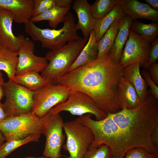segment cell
<instances>
[{
    "label": "cell",
    "mask_w": 158,
    "mask_h": 158,
    "mask_svg": "<svg viewBox=\"0 0 158 158\" xmlns=\"http://www.w3.org/2000/svg\"><path fill=\"white\" fill-rule=\"evenodd\" d=\"M148 69L149 73L151 78L158 85V64L156 62L151 64ZM147 69V70H148Z\"/></svg>",
    "instance_id": "34"
},
{
    "label": "cell",
    "mask_w": 158,
    "mask_h": 158,
    "mask_svg": "<svg viewBox=\"0 0 158 158\" xmlns=\"http://www.w3.org/2000/svg\"><path fill=\"white\" fill-rule=\"evenodd\" d=\"M18 60L17 52L0 44V71L5 72L9 80H13L16 75Z\"/></svg>",
    "instance_id": "24"
},
{
    "label": "cell",
    "mask_w": 158,
    "mask_h": 158,
    "mask_svg": "<svg viewBox=\"0 0 158 158\" xmlns=\"http://www.w3.org/2000/svg\"><path fill=\"white\" fill-rule=\"evenodd\" d=\"M147 4H149L152 7V8L154 10L158 11V0H145Z\"/></svg>",
    "instance_id": "37"
},
{
    "label": "cell",
    "mask_w": 158,
    "mask_h": 158,
    "mask_svg": "<svg viewBox=\"0 0 158 158\" xmlns=\"http://www.w3.org/2000/svg\"><path fill=\"white\" fill-rule=\"evenodd\" d=\"M59 158H62L61 157H60Z\"/></svg>",
    "instance_id": "41"
},
{
    "label": "cell",
    "mask_w": 158,
    "mask_h": 158,
    "mask_svg": "<svg viewBox=\"0 0 158 158\" xmlns=\"http://www.w3.org/2000/svg\"><path fill=\"white\" fill-rule=\"evenodd\" d=\"M34 8L33 0H0V9L8 10L14 16V21L25 24L32 17Z\"/></svg>",
    "instance_id": "15"
},
{
    "label": "cell",
    "mask_w": 158,
    "mask_h": 158,
    "mask_svg": "<svg viewBox=\"0 0 158 158\" xmlns=\"http://www.w3.org/2000/svg\"><path fill=\"white\" fill-rule=\"evenodd\" d=\"M70 93L63 85L49 84L34 91L31 112L40 118H42L54 107L66 101Z\"/></svg>",
    "instance_id": "10"
},
{
    "label": "cell",
    "mask_w": 158,
    "mask_h": 158,
    "mask_svg": "<svg viewBox=\"0 0 158 158\" xmlns=\"http://www.w3.org/2000/svg\"><path fill=\"white\" fill-rule=\"evenodd\" d=\"M25 158H49L47 157H45L44 156H42L39 157H33L29 156L25 157Z\"/></svg>",
    "instance_id": "40"
},
{
    "label": "cell",
    "mask_w": 158,
    "mask_h": 158,
    "mask_svg": "<svg viewBox=\"0 0 158 158\" xmlns=\"http://www.w3.org/2000/svg\"><path fill=\"white\" fill-rule=\"evenodd\" d=\"M4 83L3 73L1 71H0V103H1V101L4 96L3 86Z\"/></svg>",
    "instance_id": "36"
},
{
    "label": "cell",
    "mask_w": 158,
    "mask_h": 158,
    "mask_svg": "<svg viewBox=\"0 0 158 158\" xmlns=\"http://www.w3.org/2000/svg\"><path fill=\"white\" fill-rule=\"evenodd\" d=\"M12 80L29 90L34 91L49 84L46 79L40 75L39 73L35 71H30L16 75Z\"/></svg>",
    "instance_id": "22"
},
{
    "label": "cell",
    "mask_w": 158,
    "mask_h": 158,
    "mask_svg": "<svg viewBox=\"0 0 158 158\" xmlns=\"http://www.w3.org/2000/svg\"><path fill=\"white\" fill-rule=\"evenodd\" d=\"M151 44L140 35L130 29L129 35L120 57L119 63L124 68L136 63L147 70L149 52Z\"/></svg>",
    "instance_id": "11"
},
{
    "label": "cell",
    "mask_w": 158,
    "mask_h": 158,
    "mask_svg": "<svg viewBox=\"0 0 158 158\" xmlns=\"http://www.w3.org/2000/svg\"><path fill=\"white\" fill-rule=\"evenodd\" d=\"M40 134H35L21 139L6 141L0 146V158H6L9 154L19 147L31 142H38Z\"/></svg>",
    "instance_id": "27"
},
{
    "label": "cell",
    "mask_w": 158,
    "mask_h": 158,
    "mask_svg": "<svg viewBox=\"0 0 158 158\" xmlns=\"http://www.w3.org/2000/svg\"><path fill=\"white\" fill-rule=\"evenodd\" d=\"M130 29L140 35L143 38L151 44L158 38V23L152 22L145 24L137 20H133Z\"/></svg>",
    "instance_id": "26"
},
{
    "label": "cell",
    "mask_w": 158,
    "mask_h": 158,
    "mask_svg": "<svg viewBox=\"0 0 158 158\" xmlns=\"http://www.w3.org/2000/svg\"><path fill=\"white\" fill-rule=\"evenodd\" d=\"M6 141V138L4 134L0 130V146L4 143V141Z\"/></svg>",
    "instance_id": "39"
},
{
    "label": "cell",
    "mask_w": 158,
    "mask_h": 158,
    "mask_svg": "<svg viewBox=\"0 0 158 158\" xmlns=\"http://www.w3.org/2000/svg\"><path fill=\"white\" fill-rule=\"evenodd\" d=\"M92 116L87 114L77 118L93 135L88 150L105 145L112 158H124L129 150L141 147L158 156V147L151 140L152 131L158 124V101L152 95L136 108L108 113L102 120H94Z\"/></svg>",
    "instance_id": "1"
},
{
    "label": "cell",
    "mask_w": 158,
    "mask_h": 158,
    "mask_svg": "<svg viewBox=\"0 0 158 158\" xmlns=\"http://www.w3.org/2000/svg\"><path fill=\"white\" fill-rule=\"evenodd\" d=\"M97 42L93 30L90 32L87 41L73 64L66 73L96 60L97 57Z\"/></svg>",
    "instance_id": "19"
},
{
    "label": "cell",
    "mask_w": 158,
    "mask_h": 158,
    "mask_svg": "<svg viewBox=\"0 0 158 158\" xmlns=\"http://www.w3.org/2000/svg\"><path fill=\"white\" fill-rule=\"evenodd\" d=\"M125 15L118 2L112 11L105 16L99 19H95L93 30L97 42L114 22L122 18Z\"/></svg>",
    "instance_id": "21"
},
{
    "label": "cell",
    "mask_w": 158,
    "mask_h": 158,
    "mask_svg": "<svg viewBox=\"0 0 158 158\" xmlns=\"http://www.w3.org/2000/svg\"><path fill=\"white\" fill-rule=\"evenodd\" d=\"M158 156L148 152L141 147H135L128 150L124 158H156Z\"/></svg>",
    "instance_id": "31"
},
{
    "label": "cell",
    "mask_w": 158,
    "mask_h": 158,
    "mask_svg": "<svg viewBox=\"0 0 158 158\" xmlns=\"http://www.w3.org/2000/svg\"><path fill=\"white\" fill-rule=\"evenodd\" d=\"M140 65L136 63L124 67L122 77L130 83L137 92L140 103L144 102L150 96L148 85L140 73Z\"/></svg>",
    "instance_id": "16"
},
{
    "label": "cell",
    "mask_w": 158,
    "mask_h": 158,
    "mask_svg": "<svg viewBox=\"0 0 158 158\" xmlns=\"http://www.w3.org/2000/svg\"><path fill=\"white\" fill-rule=\"evenodd\" d=\"M40 120L42 134L46 137L43 156L49 158H59L61 157V151L65 138L63 132V118L59 114H48Z\"/></svg>",
    "instance_id": "8"
},
{
    "label": "cell",
    "mask_w": 158,
    "mask_h": 158,
    "mask_svg": "<svg viewBox=\"0 0 158 158\" xmlns=\"http://www.w3.org/2000/svg\"><path fill=\"white\" fill-rule=\"evenodd\" d=\"M123 68L112 59L109 52L63 75L58 84L66 87L70 92L86 94L106 114L114 113L121 109L116 93Z\"/></svg>",
    "instance_id": "2"
},
{
    "label": "cell",
    "mask_w": 158,
    "mask_h": 158,
    "mask_svg": "<svg viewBox=\"0 0 158 158\" xmlns=\"http://www.w3.org/2000/svg\"><path fill=\"white\" fill-rule=\"evenodd\" d=\"M0 130L6 141L26 138L30 135L42 134L40 118L30 112L7 117L0 123Z\"/></svg>",
    "instance_id": "7"
},
{
    "label": "cell",
    "mask_w": 158,
    "mask_h": 158,
    "mask_svg": "<svg viewBox=\"0 0 158 158\" xmlns=\"http://www.w3.org/2000/svg\"><path fill=\"white\" fill-rule=\"evenodd\" d=\"M156 158H158V157H157Z\"/></svg>",
    "instance_id": "42"
},
{
    "label": "cell",
    "mask_w": 158,
    "mask_h": 158,
    "mask_svg": "<svg viewBox=\"0 0 158 158\" xmlns=\"http://www.w3.org/2000/svg\"><path fill=\"white\" fill-rule=\"evenodd\" d=\"M151 140L152 143L158 147V124L155 126L152 131Z\"/></svg>",
    "instance_id": "35"
},
{
    "label": "cell",
    "mask_w": 158,
    "mask_h": 158,
    "mask_svg": "<svg viewBox=\"0 0 158 158\" xmlns=\"http://www.w3.org/2000/svg\"><path fill=\"white\" fill-rule=\"evenodd\" d=\"M83 158H112L110 149L106 145H102L98 147L88 150Z\"/></svg>",
    "instance_id": "29"
},
{
    "label": "cell",
    "mask_w": 158,
    "mask_h": 158,
    "mask_svg": "<svg viewBox=\"0 0 158 158\" xmlns=\"http://www.w3.org/2000/svg\"><path fill=\"white\" fill-rule=\"evenodd\" d=\"M70 9L69 7L55 6L37 16L32 17L30 20L34 23L48 21L49 25L55 29L59 23H63Z\"/></svg>",
    "instance_id": "23"
},
{
    "label": "cell",
    "mask_w": 158,
    "mask_h": 158,
    "mask_svg": "<svg viewBox=\"0 0 158 158\" xmlns=\"http://www.w3.org/2000/svg\"><path fill=\"white\" fill-rule=\"evenodd\" d=\"M117 99L121 109H133L140 104L135 89L129 82L122 77L118 86Z\"/></svg>",
    "instance_id": "18"
},
{
    "label": "cell",
    "mask_w": 158,
    "mask_h": 158,
    "mask_svg": "<svg viewBox=\"0 0 158 158\" xmlns=\"http://www.w3.org/2000/svg\"><path fill=\"white\" fill-rule=\"evenodd\" d=\"M88 40L83 38L73 40L61 48L48 51L45 57L49 62L41 75L49 84H58L59 79L75 62Z\"/></svg>",
    "instance_id": "3"
},
{
    "label": "cell",
    "mask_w": 158,
    "mask_h": 158,
    "mask_svg": "<svg viewBox=\"0 0 158 158\" xmlns=\"http://www.w3.org/2000/svg\"><path fill=\"white\" fill-rule=\"evenodd\" d=\"M3 89L6 99L2 105L7 117L31 112L34 91L10 80L4 83Z\"/></svg>",
    "instance_id": "5"
},
{
    "label": "cell",
    "mask_w": 158,
    "mask_h": 158,
    "mask_svg": "<svg viewBox=\"0 0 158 158\" xmlns=\"http://www.w3.org/2000/svg\"><path fill=\"white\" fill-rule=\"evenodd\" d=\"M118 0H96L91 5L94 19H101L109 13L118 3Z\"/></svg>",
    "instance_id": "28"
},
{
    "label": "cell",
    "mask_w": 158,
    "mask_h": 158,
    "mask_svg": "<svg viewBox=\"0 0 158 158\" xmlns=\"http://www.w3.org/2000/svg\"><path fill=\"white\" fill-rule=\"evenodd\" d=\"M133 21L126 15H125L122 19L114 44L109 52L111 58L116 62L119 63L124 46L128 37L130 27Z\"/></svg>",
    "instance_id": "20"
},
{
    "label": "cell",
    "mask_w": 158,
    "mask_h": 158,
    "mask_svg": "<svg viewBox=\"0 0 158 158\" xmlns=\"http://www.w3.org/2000/svg\"><path fill=\"white\" fill-rule=\"evenodd\" d=\"M63 111L79 116L91 114L95 116L97 120L103 119L107 115L98 108L91 98L80 91L70 92L66 101L54 107L48 114H57Z\"/></svg>",
    "instance_id": "9"
},
{
    "label": "cell",
    "mask_w": 158,
    "mask_h": 158,
    "mask_svg": "<svg viewBox=\"0 0 158 158\" xmlns=\"http://www.w3.org/2000/svg\"><path fill=\"white\" fill-rule=\"evenodd\" d=\"M7 117L3 107L2 104L0 103V123Z\"/></svg>",
    "instance_id": "38"
},
{
    "label": "cell",
    "mask_w": 158,
    "mask_h": 158,
    "mask_svg": "<svg viewBox=\"0 0 158 158\" xmlns=\"http://www.w3.org/2000/svg\"><path fill=\"white\" fill-rule=\"evenodd\" d=\"M63 23L58 30L35 27L32 32L33 40L40 42L43 47L54 50L61 48L67 42L82 38L78 34V25L71 12L66 15Z\"/></svg>",
    "instance_id": "4"
},
{
    "label": "cell",
    "mask_w": 158,
    "mask_h": 158,
    "mask_svg": "<svg viewBox=\"0 0 158 158\" xmlns=\"http://www.w3.org/2000/svg\"><path fill=\"white\" fill-rule=\"evenodd\" d=\"M66 137L62 147L69 154L67 158H83L92 142L94 137L90 129L76 118L63 124Z\"/></svg>",
    "instance_id": "6"
},
{
    "label": "cell",
    "mask_w": 158,
    "mask_h": 158,
    "mask_svg": "<svg viewBox=\"0 0 158 158\" xmlns=\"http://www.w3.org/2000/svg\"><path fill=\"white\" fill-rule=\"evenodd\" d=\"M141 75L143 78L150 88V93L154 97L158 99V86L152 80L148 72L143 69L142 71Z\"/></svg>",
    "instance_id": "32"
},
{
    "label": "cell",
    "mask_w": 158,
    "mask_h": 158,
    "mask_svg": "<svg viewBox=\"0 0 158 158\" xmlns=\"http://www.w3.org/2000/svg\"><path fill=\"white\" fill-rule=\"evenodd\" d=\"M13 14L6 9H0V44L14 52H17L20 44L19 36H15L12 28Z\"/></svg>",
    "instance_id": "13"
},
{
    "label": "cell",
    "mask_w": 158,
    "mask_h": 158,
    "mask_svg": "<svg viewBox=\"0 0 158 158\" xmlns=\"http://www.w3.org/2000/svg\"><path fill=\"white\" fill-rule=\"evenodd\" d=\"M148 57L147 69L149 66L153 63L156 62L158 59V38L151 43V47L149 51Z\"/></svg>",
    "instance_id": "33"
},
{
    "label": "cell",
    "mask_w": 158,
    "mask_h": 158,
    "mask_svg": "<svg viewBox=\"0 0 158 158\" xmlns=\"http://www.w3.org/2000/svg\"><path fill=\"white\" fill-rule=\"evenodd\" d=\"M33 1L34 8L32 17L58 6L56 0H33Z\"/></svg>",
    "instance_id": "30"
},
{
    "label": "cell",
    "mask_w": 158,
    "mask_h": 158,
    "mask_svg": "<svg viewBox=\"0 0 158 158\" xmlns=\"http://www.w3.org/2000/svg\"><path fill=\"white\" fill-rule=\"evenodd\" d=\"M118 3L125 14L133 20L145 19L152 22H158V11L152 8L147 3L137 0H118Z\"/></svg>",
    "instance_id": "14"
},
{
    "label": "cell",
    "mask_w": 158,
    "mask_h": 158,
    "mask_svg": "<svg viewBox=\"0 0 158 158\" xmlns=\"http://www.w3.org/2000/svg\"><path fill=\"white\" fill-rule=\"evenodd\" d=\"M20 44L17 53L18 60L16 75L30 71L42 72L47 66L48 62L45 57L34 54L35 44L28 38L22 35H18Z\"/></svg>",
    "instance_id": "12"
},
{
    "label": "cell",
    "mask_w": 158,
    "mask_h": 158,
    "mask_svg": "<svg viewBox=\"0 0 158 158\" xmlns=\"http://www.w3.org/2000/svg\"><path fill=\"white\" fill-rule=\"evenodd\" d=\"M123 17L116 20L97 42V59L103 57L109 52L114 44Z\"/></svg>",
    "instance_id": "25"
},
{
    "label": "cell",
    "mask_w": 158,
    "mask_h": 158,
    "mask_svg": "<svg viewBox=\"0 0 158 158\" xmlns=\"http://www.w3.org/2000/svg\"><path fill=\"white\" fill-rule=\"evenodd\" d=\"M72 8L78 17V30L82 31L84 38L88 39L90 32L93 30L95 20L91 5L87 0H75Z\"/></svg>",
    "instance_id": "17"
}]
</instances>
